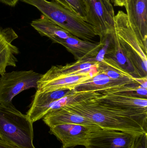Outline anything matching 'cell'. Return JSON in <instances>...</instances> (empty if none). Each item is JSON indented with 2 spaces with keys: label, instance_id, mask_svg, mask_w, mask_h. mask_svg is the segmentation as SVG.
<instances>
[{
  "label": "cell",
  "instance_id": "obj_18",
  "mask_svg": "<svg viewBox=\"0 0 147 148\" xmlns=\"http://www.w3.org/2000/svg\"><path fill=\"white\" fill-rule=\"evenodd\" d=\"M31 25L41 36L48 37L54 43L60 44L61 42L73 36L43 15L33 21Z\"/></svg>",
  "mask_w": 147,
  "mask_h": 148
},
{
  "label": "cell",
  "instance_id": "obj_12",
  "mask_svg": "<svg viewBox=\"0 0 147 148\" xmlns=\"http://www.w3.org/2000/svg\"><path fill=\"white\" fill-rule=\"evenodd\" d=\"M115 30L118 36L147 64V48L144 47L129 23L127 14L120 10L115 16Z\"/></svg>",
  "mask_w": 147,
  "mask_h": 148
},
{
  "label": "cell",
  "instance_id": "obj_5",
  "mask_svg": "<svg viewBox=\"0 0 147 148\" xmlns=\"http://www.w3.org/2000/svg\"><path fill=\"white\" fill-rule=\"evenodd\" d=\"M41 74L33 70L13 71L0 77V102H12L14 97L23 90L37 89Z\"/></svg>",
  "mask_w": 147,
  "mask_h": 148
},
{
  "label": "cell",
  "instance_id": "obj_16",
  "mask_svg": "<svg viewBox=\"0 0 147 148\" xmlns=\"http://www.w3.org/2000/svg\"><path fill=\"white\" fill-rule=\"evenodd\" d=\"M60 44L65 47L73 55L75 60H78L96 58L103 47L104 42L94 43L72 36L61 42Z\"/></svg>",
  "mask_w": 147,
  "mask_h": 148
},
{
  "label": "cell",
  "instance_id": "obj_22",
  "mask_svg": "<svg viewBox=\"0 0 147 148\" xmlns=\"http://www.w3.org/2000/svg\"><path fill=\"white\" fill-rule=\"evenodd\" d=\"M19 0H0V2L11 7H14Z\"/></svg>",
  "mask_w": 147,
  "mask_h": 148
},
{
  "label": "cell",
  "instance_id": "obj_17",
  "mask_svg": "<svg viewBox=\"0 0 147 148\" xmlns=\"http://www.w3.org/2000/svg\"><path fill=\"white\" fill-rule=\"evenodd\" d=\"M42 119L45 124L49 128L56 125L66 124L97 126L89 119L62 107L51 110Z\"/></svg>",
  "mask_w": 147,
  "mask_h": 148
},
{
  "label": "cell",
  "instance_id": "obj_13",
  "mask_svg": "<svg viewBox=\"0 0 147 148\" xmlns=\"http://www.w3.org/2000/svg\"><path fill=\"white\" fill-rule=\"evenodd\" d=\"M124 7L132 28L147 48V0H129Z\"/></svg>",
  "mask_w": 147,
  "mask_h": 148
},
{
  "label": "cell",
  "instance_id": "obj_14",
  "mask_svg": "<svg viewBox=\"0 0 147 148\" xmlns=\"http://www.w3.org/2000/svg\"><path fill=\"white\" fill-rule=\"evenodd\" d=\"M18 35L12 28L0 27V75L6 73L8 66L16 67L18 60L16 55L19 53L18 48L12 42Z\"/></svg>",
  "mask_w": 147,
  "mask_h": 148
},
{
  "label": "cell",
  "instance_id": "obj_8",
  "mask_svg": "<svg viewBox=\"0 0 147 148\" xmlns=\"http://www.w3.org/2000/svg\"><path fill=\"white\" fill-rule=\"evenodd\" d=\"M98 126L66 124L50 127L49 133L55 136L61 143L62 148H73L77 146L85 147L91 132Z\"/></svg>",
  "mask_w": 147,
  "mask_h": 148
},
{
  "label": "cell",
  "instance_id": "obj_25",
  "mask_svg": "<svg viewBox=\"0 0 147 148\" xmlns=\"http://www.w3.org/2000/svg\"><path fill=\"white\" fill-rule=\"evenodd\" d=\"M129 1V0H126V2L127 1Z\"/></svg>",
  "mask_w": 147,
  "mask_h": 148
},
{
  "label": "cell",
  "instance_id": "obj_23",
  "mask_svg": "<svg viewBox=\"0 0 147 148\" xmlns=\"http://www.w3.org/2000/svg\"><path fill=\"white\" fill-rule=\"evenodd\" d=\"M115 6L123 7L126 4V0H111Z\"/></svg>",
  "mask_w": 147,
  "mask_h": 148
},
{
  "label": "cell",
  "instance_id": "obj_3",
  "mask_svg": "<svg viewBox=\"0 0 147 148\" xmlns=\"http://www.w3.org/2000/svg\"><path fill=\"white\" fill-rule=\"evenodd\" d=\"M37 8L42 15L81 40L91 41L96 36L93 27L84 19L54 0H20Z\"/></svg>",
  "mask_w": 147,
  "mask_h": 148
},
{
  "label": "cell",
  "instance_id": "obj_4",
  "mask_svg": "<svg viewBox=\"0 0 147 148\" xmlns=\"http://www.w3.org/2000/svg\"><path fill=\"white\" fill-rule=\"evenodd\" d=\"M85 21L91 25L102 42L115 31L114 12L110 0H85Z\"/></svg>",
  "mask_w": 147,
  "mask_h": 148
},
{
  "label": "cell",
  "instance_id": "obj_2",
  "mask_svg": "<svg viewBox=\"0 0 147 148\" xmlns=\"http://www.w3.org/2000/svg\"><path fill=\"white\" fill-rule=\"evenodd\" d=\"M33 123L12 102H0V139L15 148H36Z\"/></svg>",
  "mask_w": 147,
  "mask_h": 148
},
{
  "label": "cell",
  "instance_id": "obj_9",
  "mask_svg": "<svg viewBox=\"0 0 147 148\" xmlns=\"http://www.w3.org/2000/svg\"><path fill=\"white\" fill-rule=\"evenodd\" d=\"M76 94L73 90H63L46 93L36 92L26 115L33 123L42 119L51 110L60 108L61 99Z\"/></svg>",
  "mask_w": 147,
  "mask_h": 148
},
{
  "label": "cell",
  "instance_id": "obj_21",
  "mask_svg": "<svg viewBox=\"0 0 147 148\" xmlns=\"http://www.w3.org/2000/svg\"><path fill=\"white\" fill-rule=\"evenodd\" d=\"M132 148H147V134L137 136Z\"/></svg>",
  "mask_w": 147,
  "mask_h": 148
},
{
  "label": "cell",
  "instance_id": "obj_20",
  "mask_svg": "<svg viewBox=\"0 0 147 148\" xmlns=\"http://www.w3.org/2000/svg\"><path fill=\"white\" fill-rule=\"evenodd\" d=\"M63 7L80 16L85 21V0H54Z\"/></svg>",
  "mask_w": 147,
  "mask_h": 148
},
{
  "label": "cell",
  "instance_id": "obj_24",
  "mask_svg": "<svg viewBox=\"0 0 147 148\" xmlns=\"http://www.w3.org/2000/svg\"><path fill=\"white\" fill-rule=\"evenodd\" d=\"M0 148H15L0 139Z\"/></svg>",
  "mask_w": 147,
  "mask_h": 148
},
{
  "label": "cell",
  "instance_id": "obj_11",
  "mask_svg": "<svg viewBox=\"0 0 147 148\" xmlns=\"http://www.w3.org/2000/svg\"><path fill=\"white\" fill-rule=\"evenodd\" d=\"M98 65L99 61L96 58L78 60L65 66H52L45 73L41 75L40 78L49 79L76 75H96L99 73Z\"/></svg>",
  "mask_w": 147,
  "mask_h": 148
},
{
  "label": "cell",
  "instance_id": "obj_6",
  "mask_svg": "<svg viewBox=\"0 0 147 148\" xmlns=\"http://www.w3.org/2000/svg\"><path fill=\"white\" fill-rule=\"evenodd\" d=\"M120 88L103 91L96 99L118 109L147 115V98L140 97L135 91H121Z\"/></svg>",
  "mask_w": 147,
  "mask_h": 148
},
{
  "label": "cell",
  "instance_id": "obj_10",
  "mask_svg": "<svg viewBox=\"0 0 147 148\" xmlns=\"http://www.w3.org/2000/svg\"><path fill=\"white\" fill-rule=\"evenodd\" d=\"M140 78L130 77L114 79L99 73L89 80L78 85L73 91L76 93L92 92L101 93L108 90L129 85H140Z\"/></svg>",
  "mask_w": 147,
  "mask_h": 148
},
{
  "label": "cell",
  "instance_id": "obj_19",
  "mask_svg": "<svg viewBox=\"0 0 147 148\" xmlns=\"http://www.w3.org/2000/svg\"><path fill=\"white\" fill-rule=\"evenodd\" d=\"M98 70L99 73L114 79L133 77L123 70L114 60L105 56L99 61Z\"/></svg>",
  "mask_w": 147,
  "mask_h": 148
},
{
  "label": "cell",
  "instance_id": "obj_1",
  "mask_svg": "<svg viewBox=\"0 0 147 148\" xmlns=\"http://www.w3.org/2000/svg\"><path fill=\"white\" fill-rule=\"evenodd\" d=\"M96 96L70 99L61 107L89 119L102 129L122 131L136 136L147 134V115L113 108L98 101Z\"/></svg>",
  "mask_w": 147,
  "mask_h": 148
},
{
  "label": "cell",
  "instance_id": "obj_15",
  "mask_svg": "<svg viewBox=\"0 0 147 148\" xmlns=\"http://www.w3.org/2000/svg\"><path fill=\"white\" fill-rule=\"evenodd\" d=\"M96 75L90 74L76 75L49 79L40 78L38 82L36 92L46 93L63 90H73L78 85Z\"/></svg>",
  "mask_w": 147,
  "mask_h": 148
},
{
  "label": "cell",
  "instance_id": "obj_7",
  "mask_svg": "<svg viewBox=\"0 0 147 148\" xmlns=\"http://www.w3.org/2000/svg\"><path fill=\"white\" fill-rule=\"evenodd\" d=\"M137 136L98 127L91 133L85 148H132Z\"/></svg>",
  "mask_w": 147,
  "mask_h": 148
}]
</instances>
